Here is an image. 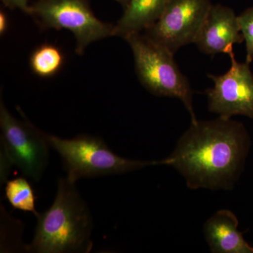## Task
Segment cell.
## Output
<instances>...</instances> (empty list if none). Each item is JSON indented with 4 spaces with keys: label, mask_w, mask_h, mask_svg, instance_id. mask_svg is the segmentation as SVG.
Here are the masks:
<instances>
[{
    "label": "cell",
    "mask_w": 253,
    "mask_h": 253,
    "mask_svg": "<svg viewBox=\"0 0 253 253\" xmlns=\"http://www.w3.org/2000/svg\"><path fill=\"white\" fill-rule=\"evenodd\" d=\"M251 146L243 123L219 117L191 123L179 138L174 151L162 160L186 181L190 189H234Z\"/></svg>",
    "instance_id": "6da1fadb"
},
{
    "label": "cell",
    "mask_w": 253,
    "mask_h": 253,
    "mask_svg": "<svg viewBox=\"0 0 253 253\" xmlns=\"http://www.w3.org/2000/svg\"><path fill=\"white\" fill-rule=\"evenodd\" d=\"M36 218L34 237L25 246L28 253H86L92 249L90 210L67 178H60L54 203Z\"/></svg>",
    "instance_id": "7a4b0ae2"
},
{
    "label": "cell",
    "mask_w": 253,
    "mask_h": 253,
    "mask_svg": "<svg viewBox=\"0 0 253 253\" xmlns=\"http://www.w3.org/2000/svg\"><path fill=\"white\" fill-rule=\"evenodd\" d=\"M50 147L62 158L68 180L76 184L82 178L123 174L149 166H162L161 161L127 159L113 153L97 136L81 134L66 139L46 134Z\"/></svg>",
    "instance_id": "3957f363"
},
{
    "label": "cell",
    "mask_w": 253,
    "mask_h": 253,
    "mask_svg": "<svg viewBox=\"0 0 253 253\" xmlns=\"http://www.w3.org/2000/svg\"><path fill=\"white\" fill-rule=\"evenodd\" d=\"M125 40L132 51L136 75L142 85L156 96L180 99L191 123H196L191 84L174 61V54L141 33Z\"/></svg>",
    "instance_id": "277c9868"
},
{
    "label": "cell",
    "mask_w": 253,
    "mask_h": 253,
    "mask_svg": "<svg viewBox=\"0 0 253 253\" xmlns=\"http://www.w3.org/2000/svg\"><path fill=\"white\" fill-rule=\"evenodd\" d=\"M29 14L44 28L71 31L78 54L95 41L114 36V26L96 18L87 0H38Z\"/></svg>",
    "instance_id": "5b68a950"
},
{
    "label": "cell",
    "mask_w": 253,
    "mask_h": 253,
    "mask_svg": "<svg viewBox=\"0 0 253 253\" xmlns=\"http://www.w3.org/2000/svg\"><path fill=\"white\" fill-rule=\"evenodd\" d=\"M1 151L23 175L39 181L49 164V144L45 133L29 121H19L0 104Z\"/></svg>",
    "instance_id": "8992f818"
},
{
    "label": "cell",
    "mask_w": 253,
    "mask_h": 253,
    "mask_svg": "<svg viewBox=\"0 0 253 253\" xmlns=\"http://www.w3.org/2000/svg\"><path fill=\"white\" fill-rule=\"evenodd\" d=\"M212 6L211 0H170L161 18L144 34L174 54L194 42Z\"/></svg>",
    "instance_id": "52a82bcc"
},
{
    "label": "cell",
    "mask_w": 253,
    "mask_h": 253,
    "mask_svg": "<svg viewBox=\"0 0 253 253\" xmlns=\"http://www.w3.org/2000/svg\"><path fill=\"white\" fill-rule=\"evenodd\" d=\"M231 67L221 76L208 74L214 86L206 91L208 109L219 117L244 116L253 119V74L250 64L239 63L234 51L229 54Z\"/></svg>",
    "instance_id": "ba28073f"
},
{
    "label": "cell",
    "mask_w": 253,
    "mask_h": 253,
    "mask_svg": "<svg viewBox=\"0 0 253 253\" xmlns=\"http://www.w3.org/2000/svg\"><path fill=\"white\" fill-rule=\"evenodd\" d=\"M244 41L238 16L233 9L215 4L211 6L194 43L204 54L229 55L234 51V44Z\"/></svg>",
    "instance_id": "9c48e42d"
},
{
    "label": "cell",
    "mask_w": 253,
    "mask_h": 253,
    "mask_svg": "<svg viewBox=\"0 0 253 253\" xmlns=\"http://www.w3.org/2000/svg\"><path fill=\"white\" fill-rule=\"evenodd\" d=\"M239 221L229 210H220L205 223L204 232L212 253H253V247L238 229Z\"/></svg>",
    "instance_id": "30bf717a"
},
{
    "label": "cell",
    "mask_w": 253,
    "mask_h": 253,
    "mask_svg": "<svg viewBox=\"0 0 253 253\" xmlns=\"http://www.w3.org/2000/svg\"><path fill=\"white\" fill-rule=\"evenodd\" d=\"M170 0H130L116 26L114 36L126 38L152 26Z\"/></svg>",
    "instance_id": "8fae6325"
},
{
    "label": "cell",
    "mask_w": 253,
    "mask_h": 253,
    "mask_svg": "<svg viewBox=\"0 0 253 253\" xmlns=\"http://www.w3.org/2000/svg\"><path fill=\"white\" fill-rule=\"evenodd\" d=\"M5 196L13 208L23 212H32L38 217L36 197L29 181L23 177L8 180L5 186Z\"/></svg>",
    "instance_id": "7c38bea8"
},
{
    "label": "cell",
    "mask_w": 253,
    "mask_h": 253,
    "mask_svg": "<svg viewBox=\"0 0 253 253\" xmlns=\"http://www.w3.org/2000/svg\"><path fill=\"white\" fill-rule=\"evenodd\" d=\"M63 63L62 52L56 46L44 44L36 49L31 56V67L33 72L47 78L54 76Z\"/></svg>",
    "instance_id": "4fadbf2b"
},
{
    "label": "cell",
    "mask_w": 253,
    "mask_h": 253,
    "mask_svg": "<svg viewBox=\"0 0 253 253\" xmlns=\"http://www.w3.org/2000/svg\"><path fill=\"white\" fill-rule=\"evenodd\" d=\"M241 33L246 42V61L249 64L253 61V6L245 10L238 16Z\"/></svg>",
    "instance_id": "5bb4252c"
},
{
    "label": "cell",
    "mask_w": 253,
    "mask_h": 253,
    "mask_svg": "<svg viewBox=\"0 0 253 253\" xmlns=\"http://www.w3.org/2000/svg\"><path fill=\"white\" fill-rule=\"evenodd\" d=\"M3 3L11 9H19L29 14L30 7L28 0H1Z\"/></svg>",
    "instance_id": "9a60e30c"
},
{
    "label": "cell",
    "mask_w": 253,
    "mask_h": 253,
    "mask_svg": "<svg viewBox=\"0 0 253 253\" xmlns=\"http://www.w3.org/2000/svg\"><path fill=\"white\" fill-rule=\"evenodd\" d=\"M7 27V18L4 12L1 11L0 13V33L1 36L4 34Z\"/></svg>",
    "instance_id": "2e32d148"
},
{
    "label": "cell",
    "mask_w": 253,
    "mask_h": 253,
    "mask_svg": "<svg viewBox=\"0 0 253 253\" xmlns=\"http://www.w3.org/2000/svg\"><path fill=\"white\" fill-rule=\"evenodd\" d=\"M116 1H117L118 2L120 3V4H122L123 7H124V9H126V6H127L128 4H129V1H130V0H116Z\"/></svg>",
    "instance_id": "e0dca14e"
}]
</instances>
